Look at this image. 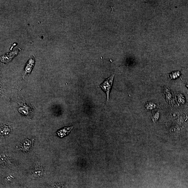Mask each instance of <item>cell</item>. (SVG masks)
<instances>
[{
	"label": "cell",
	"mask_w": 188,
	"mask_h": 188,
	"mask_svg": "<svg viewBox=\"0 0 188 188\" xmlns=\"http://www.w3.org/2000/svg\"><path fill=\"white\" fill-rule=\"evenodd\" d=\"M73 127V126H70L62 128L57 132V134L60 137H63L69 134Z\"/></svg>",
	"instance_id": "obj_2"
},
{
	"label": "cell",
	"mask_w": 188,
	"mask_h": 188,
	"mask_svg": "<svg viewBox=\"0 0 188 188\" xmlns=\"http://www.w3.org/2000/svg\"><path fill=\"white\" fill-rule=\"evenodd\" d=\"M114 76L115 74L112 75L109 78L106 79L100 85V87L106 93L107 101L109 100L110 91L113 85Z\"/></svg>",
	"instance_id": "obj_1"
},
{
	"label": "cell",
	"mask_w": 188,
	"mask_h": 188,
	"mask_svg": "<svg viewBox=\"0 0 188 188\" xmlns=\"http://www.w3.org/2000/svg\"><path fill=\"white\" fill-rule=\"evenodd\" d=\"M35 60L34 59L31 58L29 60L26 65L25 70V75L31 73L32 68L34 65Z\"/></svg>",
	"instance_id": "obj_3"
},
{
	"label": "cell",
	"mask_w": 188,
	"mask_h": 188,
	"mask_svg": "<svg viewBox=\"0 0 188 188\" xmlns=\"http://www.w3.org/2000/svg\"><path fill=\"white\" fill-rule=\"evenodd\" d=\"M187 87L188 88V82H187Z\"/></svg>",
	"instance_id": "obj_6"
},
{
	"label": "cell",
	"mask_w": 188,
	"mask_h": 188,
	"mask_svg": "<svg viewBox=\"0 0 188 188\" xmlns=\"http://www.w3.org/2000/svg\"><path fill=\"white\" fill-rule=\"evenodd\" d=\"M180 73L179 71H174L169 74L171 79H175L180 76Z\"/></svg>",
	"instance_id": "obj_4"
},
{
	"label": "cell",
	"mask_w": 188,
	"mask_h": 188,
	"mask_svg": "<svg viewBox=\"0 0 188 188\" xmlns=\"http://www.w3.org/2000/svg\"><path fill=\"white\" fill-rule=\"evenodd\" d=\"M158 116H159V113H156L155 114V116L154 117H153L154 120V119H155V120H157L158 118H157V117L158 118Z\"/></svg>",
	"instance_id": "obj_5"
}]
</instances>
